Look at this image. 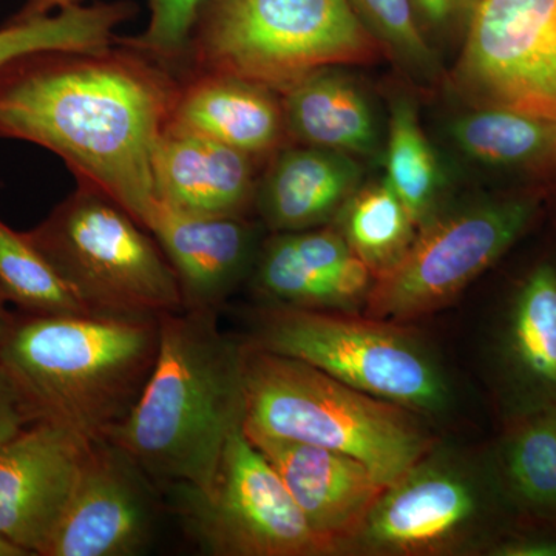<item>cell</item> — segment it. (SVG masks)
<instances>
[{
  "mask_svg": "<svg viewBox=\"0 0 556 556\" xmlns=\"http://www.w3.org/2000/svg\"><path fill=\"white\" fill-rule=\"evenodd\" d=\"M181 79L141 50H40L0 67V138L50 150L148 229L153 156Z\"/></svg>",
  "mask_w": 556,
  "mask_h": 556,
  "instance_id": "6da1fadb",
  "label": "cell"
},
{
  "mask_svg": "<svg viewBox=\"0 0 556 556\" xmlns=\"http://www.w3.org/2000/svg\"><path fill=\"white\" fill-rule=\"evenodd\" d=\"M218 316L161 314L155 367L129 417L108 439L159 489L206 492L230 434L243 426L244 340L223 332Z\"/></svg>",
  "mask_w": 556,
  "mask_h": 556,
  "instance_id": "7a4b0ae2",
  "label": "cell"
},
{
  "mask_svg": "<svg viewBox=\"0 0 556 556\" xmlns=\"http://www.w3.org/2000/svg\"><path fill=\"white\" fill-rule=\"evenodd\" d=\"M160 350L156 317H14L3 365L43 420L108 441L129 417Z\"/></svg>",
  "mask_w": 556,
  "mask_h": 556,
  "instance_id": "3957f363",
  "label": "cell"
},
{
  "mask_svg": "<svg viewBox=\"0 0 556 556\" xmlns=\"http://www.w3.org/2000/svg\"><path fill=\"white\" fill-rule=\"evenodd\" d=\"M419 416L298 358L244 342V433L356 457L388 486L434 450Z\"/></svg>",
  "mask_w": 556,
  "mask_h": 556,
  "instance_id": "277c9868",
  "label": "cell"
},
{
  "mask_svg": "<svg viewBox=\"0 0 556 556\" xmlns=\"http://www.w3.org/2000/svg\"><path fill=\"white\" fill-rule=\"evenodd\" d=\"M379 51L348 0H203L181 62L190 75L237 76L281 94L311 73L365 64Z\"/></svg>",
  "mask_w": 556,
  "mask_h": 556,
  "instance_id": "5b68a950",
  "label": "cell"
},
{
  "mask_svg": "<svg viewBox=\"0 0 556 556\" xmlns=\"http://www.w3.org/2000/svg\"><path fill=\"white\" fill-rule=\"evenodd\" d=\"M25 236L94 316L156 317L182 309L177 274L159 241L90 182Z\"/></svg>",
  "mask_w": 556,
  "mask_h": 556,
  "instance_id": "8992f818",
  "label": "cell"
},
{
  "mask_svg": "<svg viewBox=\"0 0 556 556\" xmlns=\"http://www.w3.org/2000/svg\"><path fill=\"white\" fill-rule=\"evenodd\" d=\"M244 342L298 358L417 415L442 412L450 402L447 378L438 362L394 321L265 303L252 314L251 334Z\"/></svg>",
  "mask_w": 556,
  "mask_h": 556,
  "instance_id": "52a82bcc",
  "label": "cell"
},
{
  "mask_svg": "<svg viewBox=\"0 0 556 556\" xmlns=\"http://www.w3.org/2000/svg\"><path fill=\"white\" fill-rule=\"evenodd\" d=\"M536 212L533 197L506 195L434 215L375 277L365 313L402 324L444 308L521 239Z\"/></svg>",
  "mask_w": 556,
  "mask_h": 556,
  "instance_id": "ba28073f",
  "label": "cell"
},
{
  "mask_svg": "<svg viewBox=\"0 0 556 556\" xmlns=\"http://www.w3.org/2000/svg\"><path fill=\"white\" fill-rule=\"evenodd\" d=\"M172 506L189 536L211 556L336 555L303 517L276 468L244 434L228 439L206 492L169 486Z\"/></svg>",
  "mask_w": 556,
  "mask_h": 556,
  "instance_id": "9c48e42d",
  "label": "cell"
},
{
  "mask_svg": "<svg viewBox=\"0 0 556 556\" xmlns=\"http://www.w3.org/2000/svg\"><path fill=\"white\" fill-rule=\"evenodd\" d=\"M501 496L500 479L490 484L433 450L383 490L350 551L420 556L477 546L492 530Z\"/></svg>",
  "mask_w": 556,
  "mask_h": 556,
  "instance_id": "30bf717a",
  "label": "cell"
},
{
  "mask_svg": "<svg viewBox=\"0 0 556 556\" xmlns=\"http://www.w3.org/2000/svg\"><path fill=\"white\" fill-rule=\"evenodd\" d=\"M453 80L479 108L556 121V0H479Z\"/></svg>",
  "mask_w": 556,
  "mask_h": 556,
  "instance_id": "8fae6325",
  "label": "cell"
},
{
  "mask_svg": "<svg viewBox=\"0 0 556 556\" xmlns=\"http://www.w3.org/2000/svg\"><path fill=\"white\" fill-rule=\"evenodd\" d=\"M159 486L118 445L91 444L60 526L42 556H134L148 547Z\"/></svg>",
  "mask_w": 556,
  "mask_h": 556,
  "instance_id": "7c38bea8",
  "label": "cell"
},
{
  "mask_svg": "<svg viewBox=\"0 0 556 556\" xmlns=\"http://www.w3.org/2000/svg\"><path fill=\"white\" fill-rule=\"evenodd\" d=\"M89 439L39 420L0 445V535L42 556L89 455Z\"/></svg>",
  "mask_w": 556,
  "mask_h": 556,
  "instance_id": "4fadbf2b",
  "label": "cell"
},
{
  "mask_svg": "<svg viewBox=\"0 0 556 556\" xmlns=\"http://www.w3.org/2000/svg\"><path fill=\"white\" fill-rule=\"evenodd\" d=\"M244 434L276 468L303 517L336 555L350 551L387 485L356 457L303 442Z\"/></svg>",
  "mask_w": 556,
  "mask_h": 556,
  "instance_id": "5bb4252c",
  "label": "cell"
},
{
  "mask_svg": "<svg viewBox=\"0 0 556 556\" xmlns=\"http://www.w3.org/2000/svg\"><path fill=\"white\" fill-rule=\"evenodd\" d=\"M148 230L177 274L182 309L219 313L251 278L262 248L247 217H201L160 201Z\"/></svg>",
  "mask_w": 556,
  "mask_h": 556,
  "instance_id": "9a60e30c",
  "label": "cell"
},
{
  "mask_svg": "<svg viewBox=\"0 0 556 556\" xmlns=\"http://www.w3.org/2000/svg\"><path fill=\"white\" fill-rule=\"evenodd\" d=\"M255 164L239 150L169 124L153 156L156 199L201 217H247L257 190Z\"/></svg>",
  "mask_w": 556,
  "mask_h": 556,
  "instance_id": "2e32d148",
  "label": "cell"
},
{
  "mask_svg": "<svg viewBox=\"0 0 556 556\" xmlns=\"http://www.w3.org/2000/svg\"><path fill=\"white\" fill-rule=\"evenodd\" d=\"M169 124L239 150L255 163L270 159L288 137L280 94L218 73L181 79Z\"/></svg>",
  "mask_w": 556,
  "mask_h": 556,
  "instance_id": "e0dca14e",
  "label": "cell"
},
{
  "mask_svg": "<svg viewBox=\"0 0 556 556\" xmlns=\"http://www.w3.org/2000/svg\"><path fill=\"white\" fill-rule=\"evenodd\" d=\"M361 175L348 153L313 146L281 148L257 182L254 207L274 233L321 228L357 192Z\"/></svg>",
  "mask_w": 556,
  "mask_h": 556,
  "instance_id": "ac0fdd59",
  "label": "cell"
},
{
  "mask_svg": "<svg viewBox=\"0 0 556 556\" xmlns=\"http://www.w3.org/2000/svg\"><path fill=\"white\" fill-rule=\"evenodd\" d=\"M500 361L517 415L556 408V269L536 266L504 318Z\"/></svg>",
  "mask_w": 556,
  "mask_h": 556,
  "instance_id": "d6986e66",
  "label": "cell"
},
{
  "mask_svg": "<svg viewBox=\"0 0 556 556\" xmlns=\"http://www.w3.org/2000/svg\"><path fill=\"white\" fill-rule=\"evenodd\" d=\"M288 137L300 144L375 155L379 129L364 91L329 68L311 73L280 94Z\"/></svg>",
  "mask_w": 556,
  "mask_h": 556,
  "instance_id": "ffe728a7",
  "label": "cell"
},
{
  "mask_svg": "<svg viewBox=\"0 0 556 556\" xmlns=\"http://www.w3.org/2000/svg\"><path fill=\"white\" fill-rule=\"evenodd\" d=\"M456 148L493 169L535 170L556 164V121L504 108H478L448 126Z\"/></svg>",
  "mask_w": 556,
  "mask_h": 556,
  "instance_id": "44dd1931",
  "label": "cell"
},
{
  "mask_svg": "<svg viewBox=\"0 0 556 556\" xmlns=\"http://www.w3.org/2000/svg\"><path fill=\"white\" fill-rule=\"evenodd\" d=\"M496 475L511 506L556 521V408L514 417L501 442Z\"/></svg>",
  "mask_w": 556,
  "mask_h": 556,
  "instance_id": "7402d4cb",
  "label": "cell"
},
{
  "mask_svg": "<svg viewBox=\"0 0 556 556\" xmlns=\"http://www.w3.org/2000/svg\"><path fill=\"white\" fill-rule=\"evenodd\" d=\"M129 0L83 3L10 22L0 28V67L40 50L101 49L118 40L116 28L137 14Z\"/></svg>",
  "mask_w": 556,
  "mask_h": 556,
  "instance_id": "603a6c76",
  "label": "cell"
},
{
  "mask_svg": "<svg viewBox=\"0 0 556 556\" xmlns=\"http://www.w3.org/2000/svg\"><path fill=\"white\" fill-rule=\"evenodd\" d=\"M387 185L407 208L416 226L437 215L444 175L437 153L420 127L413 102L397 98L391 105L386 152Z\"/></svg>",
  "mask_w": 556,
  "mask_h": 556,
  "instance_id": "cb8c5ba5",
  "label": "cell"
},
{
  "mask_svg": "<svg viewBox=\"0 0 556 556\" xmlns=\"http://www.w3.org/2000/svg\"><path fill=\"white\" fill-rule=\"evenodd\" d=\"M340 232L372 276L401 258L415 239V222L387 181L354 193L339 214Z\"/></svg>",
  "mask_w": 556,
  "mask_h": 556,
  "instance_id": "d4e9b609",
  "label": "cell"
},
{
  "mask_svg": "<svg viewBox=\"0 0 556 556\" xmlns=\"http://www.w3.org/2000/svg\"><path fill=\"white\" fill-rule=\"evenodd\" d=\"M0 295L31 316L91 314L25 232L11 229L2 218Z\"/></svg>",
  "mask_w": 556,
  "mask_h": 556,
  "instance_id": "484cf974",
  "label": "cell"
},
{
  "mask_svg": "<svg viewBox=\"0 0 556 556\" xmlns=\"http://www.w3.org/2000/svg\"><path fill=\"white\" fill-rule=\"evenodd\" d=\"M397 64L417 78L433 79L439 72L437 53L417 24L412 0H348Z\"/></svg>",
  "mask_w": 556,
  "mask_h": 556,
  "instance_id": "4316f807",
  "label": "cell"
},
{
  "mask_svg": "<svg viewBox=\"0 0 556 556\" xmlns=\"http://www.w3.org/2000/svg\"><path fill=\"white\" fill-rule=\"evenodd\" d=\"M203 0H148V27L135 38L121 40L164 64H181L193 21Z\"/></svg>",
  "mask_w": 556,
  "mask_h": 556,
  "instance_id": "83f0119b",
  "label": "cell"
},
{
  "mask_svg": "<svg viewBox=\"0 0 556 556\" xmlns=\"http://www.w3.org/2000/svg\"><path fill=\"white\" fill-rule=\"evenodd\" d=\"M39 420L42 417L33 407L9 369L0 364V445Z\"/></svg>",
  "mask_w": 556,
  "mask_h": 556,
  "instance_id": "f1b7e54d",
  "label": "cell"
},
{
  "mask_svg": "<svg viewBox=\"0 0 556 556\" xmlns=\"http://www.w3.org/2000/svg\"><path fill=\"white\" fill-rule=\"evenodd\" d=\"M479 0H412L416 16L431 27L447 30L456 25H468Z\"/></svg>",
  "mask_w": 556,
  "mask_h": 556,
  "instance_id": "f546056e",
  "label": "cell"
},
{
  "mask_svg": "<svg viewBox=\"0 0 556 556\" xmlns=\"http://www.w3.org/2000/svg\"><path fill=\"white\" fill-rule=\"evenodd\" d=\"M495 556H556V538L546 535L515 536L490 547Z\"/></svg>",
  "mask_w": 556,
  "mask_h": 556,
  "instance_id": "4dcf8cb0",
  "label": "cell"
},
{
  "mask_svg": "<svg viewBox=\"0 0 556 556\" xmlns=\"http://www.w3.org/2000/svg\"><path fill=\"white\" fill-rule=\"evenodd\" d=\"M87 0H27L24 9L16 14V20L42 16V14L54 13V11L67 9V7L83 5Z\"/></svg>",
  "mask_w": 556,
  "mask_h": 556,
  "instance_id": "1f68e13d",
  "label": "cell"
},
{
  "mask_svg": "<svg viewBox=\"0 0 556 556\" xmlns=\"http://www.w3.org/2000/svg\"><path fill=\"white\" fill-rule=\"evenodd\" d=\"M14 316L7 309L5 305L0 303V345H2L3 340H5L7 334L11 327H13Z\"/></svg>",
  "mask_w": 556,
  "mask_h": 556,
  "instance_id": "d6a6232c",
  "label": "cell"
},
{
  "mask_svg": "<svg viewBox=\"0 0 556 556\" xmlns=\"http://www.w3.org/2000/svg\"><path fill=\"white\" fill-rule=\"evenodd\" d=\"M0 556H30L24 548L17 547L16 544L11 543L0 535Z\"/></svg>",
  "mask_w": 556,
  "mask_h": 556,
  "instance_id": "836d02e7",
  "label": "cell"
},
{
  "mask_svg": "<svg viewBox=\"0 0 556 556\" xmlns=\"http://www.w3.org/2000/svg\"><path fill=\"white\" fill-rule=\"evenodd\" d=\"M0 303H2V305H7L5 300L2 299V295H0Z\"/></svg>",
  "mask_w": 556,
  "mask_h": 556,
  "instance_id": "e575fe53",
  "label": "cell"
}]
</instances>
